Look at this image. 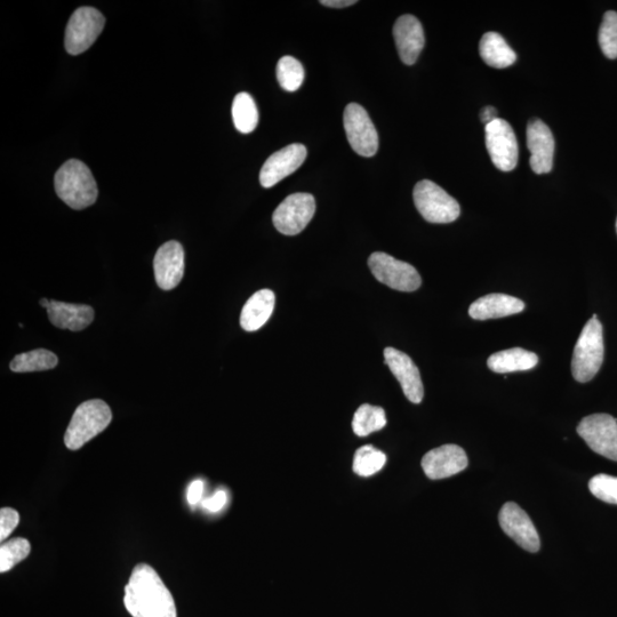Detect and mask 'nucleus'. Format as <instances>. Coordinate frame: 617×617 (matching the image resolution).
<instances>
[{
    "mask_svg": "<svg viewBox=\"0 0 617 617\" xmlns=\"http://www.w3.org/2000/svg\"><path fill=\"white\" fill-rule=\"evenodd\" d=\"M111 420L112 413L108 404L100 399L88 400L77 407L64 435V443L71 451L80 450L106 430Z\"/></svg>",
    "mask_w": 617,
    "mask_h": 617,
    "instance_id": "nucleus-4",
    "label": "nucleus"
},
{
    "mask_svg": "<svg viewBox=\"0 0 617 617\" xmlns=\"http://www.w3.org/2000/svg\"><path fill=\"white\" fill-rule=\"evenodd\" d=\"M579 436L592 451L617 462V420L608 414H592L578 426Z\"/></svg>",
    "mask_w": 617,
    "mask_h": 617,
    "instance_id": "nucleus-9",
    "label": "nucleus"
},
{
    "mask_svg": "<svg viewBox=\"0 0 617 617\" xmlns=\"http://www.w3.org/2000/svg\"><path fill=\"white\" fill-rule=\"evenodd\" d=\"M275 293L270 290H261L251 296L246 302L240 325L246 332H255L268 322L275 308Z\"/></svg>",
    "mask_w": 617,
    "mask_h": 617,
    "instance_id": "nucleus-21",
    "label": "nucleus"
},
{
    "mask_svg": "<svg viewBox=\"0 0 617 617\" xmlns=\"http://www.w3.org/2000/svg\"><path fill=\"white\" fill-rule=\"evenodd\" d=\"M228 502V494L226 491L219 490L216 491L210 498H207L202 501V506L204 509L210 512H220L224 507L227 506Z\"/></svg>",
    "mask_w": 617,
    "mask_h": 617,
    "instance_id": "nucleus-33",
    "label": "nucleus"
},
{
    "mask_svg": "<svg viewBox=\"0 0 617 617\" xmlns=\"http://www.w3.org/2000/svg\"><path fill=\"white\" fill-rule=\"evenodd\" d=\"M316 212V200L310 194H294L285 198L272 216L276 229L285 236L299 235Z\"/></svg>",
    "mask_w": 617,
    "mask_h": 617,
    "instance_id": "nucleus-11",
    "label": "nucleus"
},
{
    "mask_svg": "<svg viewBox=\"0 0 617 617\" xmlns=\"http://www.w3.org/2000/svg\"><path fill=\"white\" fill-rule=\"evenodd\" d=\"M486 147L493 164L502 172L514 171L518 164L519 149L516 134L502 118L485 127Z\"/></svg>",
    "mask_w": 617,
    "mask_h": 617,
    "instance_id": "nucleus-8",
    "label": "nucleus"
},
{
    "mask_svg": "<svg viewBox=\"0 0 617 617\" xmlns=\"http://www.w3.org/2000/svg\"><path fill=\"white\" fill-rule=\"evenodd\" d=\"M527 147L531 151L530 164L536 174H546L554 167L556 143L547 124L534 119L527 126Z\"/></svg>",
    "mask_w": 617,
    "mask_h": 617,
    "instance_id": "nucleus-16",
    "label": "nucleus"
},
{
    "mask_svg": "<svg viewBox=\"0 0 617 617\" xmlns=\"http://www.w3.org/2000/svg\"><path fill=\"white\" fill-rule=\"evenodd\" d=\"M31 551V544L28 540L16 538L7 541L0 547V572L11 571L19 563L26 559Z\"/></svg>",
    "mask_w": 617,
    "mask_h": 617,
    "instance_id": "nucleus-29",
    "label": "nucleus"
},
{
    "mask_svg": "<svg viewBox=\"0 0 617 617\" xmlns=\"http://www.w3.org/2000/svg\"><path fill=\"white\" fill-rule=\"evenodd\" d=\"M498 110L494 107H485L482 112H480V119L486 125L494 122V120L499 119Z\"/></svg>",
    "mask_w": 617,
    "mask_h": 617,
    "instance_id": "nucleus-35",
    "label": "nucleus"
},
{
    "mask_svg": "<svg viewBox=\"0 0 617 617\" xmlns=\"http://www.w3.org/2000/svg\"><path fill=\"white\" fill-rule=\"evenodd\" d=\"M124 604L133 617H178L171 591L147 564L134 568L125 587Z\"/></svg>",
    "mask_w": 617,
    "mask_h": 617,
    "instance_id": "nucleus-1",
    "label": "nucleus"
},
{
    "mask_svg": "<svg viewBox=\"0 0 617 617\" xmlns=\"http://www.w3.org/2000/svg\"><path fill=\"white\" fill-rule=\"evenodd\" d=\"M154 270L157 285L164 291L179 286L184 275V250L180 243L167 242L156 253Z\"/></svg>",
    "mask_w": 617,
    "mask_h": 617,
    "instance_id": "nucleus-17",
    "label": "nucleus"
},
{
    "mask_svg": "<svg viewBox=\"0 0 617 617\" xmlns=\"http://www.w3.org/2000/svg\"><path fill=\"white\" fill-rule=\"evenodd\" d=\"M525 309L522 300L507 294L485 295L471 304L469 315L475 320H488L520 314Z\"/></svg>",
    "mask_w": 617,
    "mask_h": 617,
    "instance_id": "nucleus-20",
    "label": "nucleus"
},
{
    "mask_svg": "<svg viewBox=\"0 0 617 617\" xmlns=\"http://www.w3.org/2000/svg\"><path fill=\"white\" fill-rule=\"evenodd\" d=\"M20 522L18 511L12 508L0 510V541L4 542L10 536Z\"/></svg>",
    "mask_w": 617,
    "mask_h": 617,
    "instance_id": "nucleus-32",
    "label": "nucleus"
},
{
    "mask_svg": "<svg viewBox=\"0 0 617 617\" xmlns=\"http://www.w3.org/2000/svg\"><path fill=\"white\" fill-rule=\"evenodd\" d=\"M51 302L52 300H48V299H42L40 300V306H42L43 308L47 309L48 307L51 306Z\"/></svg>",
    "mask_w": 617,
    "mask_h": 617,
    "instance_id": "nucleus-37",
    "label": "nucleus"
},
{
    "mask_svg": "<svg viewBox=\"0 0 617 617\" xmlns=\"http://www.w3.org/2000/svg\"><path fill=\"white\" fill-rule=\"evenodd\" d=\"M589 490L600 501L617 504V477L597 475L590 480Z\"/></svg>",
    "mask_w": 617,
    "mask_h": 617,
    "instance_id": "nucleus-31",
    "label": "nucleus"
},
{
    "mask_svg": "<svg viewBox=\"0 0 617 617\" xmlns=\"http://www.w3.org/2000/svg\"><path fill=\"white\" fill-rule=\"evenodd\" d=\"M50 322L61 330L83 331L94 320V310L85 304L52 301L47 309Z\"/></svg>",
    "mask_w": 617,
    "mask_h": 617,
    "instance_id": "nucleus-19",
    "label": "nucleus"
},
{
    "mask_svg": "<svg viewBox=\"0 0 617 617\" xmlns=\"http://www.w3.org/2000/svg\"><path fill=\"white\" fill-rule=\"evenodd\" d=\"M604 330L597 315H594L583 327L578 342L575 344L572 374L580 383H587L595 378L604 363Z\"/></svg>",
    "mask_w": 617,
    "mask_h": 617,
    "instance_id": "nucleus-3",
    "label": "nucleus"
},
{
    "mask_svg": "<svg viewBox=\"0 0 617 617\" xmlns=\"http://www.w3.org/2000/svg\"><path fill=\"white\" fill-rule=\"evenodd\" d=\"M320 4L332 8H344L357 4L356 0H322Z\"/></svg>",
    "mask_w": 617,
    "mask_h": 617,
    "instance_id": "nucleus-36",
    "label": "nucleus"
},
{
    "mask_svg": "<svg viewBox=\"0 0 617 617\" xmlns=\"http://www.w3.org/2000/svg\"><path fill=\"white\" fill-rule=\"evenodd\" d=\"M106 24L102 13L93 7H80L72 14L66 30V50L71 55L86 52L101 35Z\"/></svg>",
    "mask_w": 617,
    "mask_h": 617,
    "instance_id": "nucleus-7",
    "label": "nucleus"
},
{
    "mask_svg": "<svg viewBox=\"0 0 617 617\" xmlns=\"http://www.w3.org/2000/svg\"><path fill=\"white\" fill-rule=\"evenodd\" d=\"M538 364L539 357L523 348L496 352L487 360L488 368L498 374L531 371Z\"/></svg>",
    "mask_w": 617,
    "mask_h": 617,
    "instance_id": "nucleus-22",
    "label": "nucleus"
},
{
    "mask_svg": "<svg viewBox=\"0 0 617 617\" xmlns=\"http://www.w3.org/2000/svg\"><path fill=\"white\" fill-rule=\"evenodd\" d=\"M58 363L52 351L37 349L16 356L10 367L14 373H30L52 370Z\"/></svg>",
    "mask_w": 617,
    "mask_h": 617,
    "instance_id": "nucleus-24",
    "label": "nucleus"
},
{
    "mask_svg": "<svg viewBox=\"0 0 617 617\" xmlns=\"http://www.w3.org/2000/svg\"><path fill=\"white\" fill-rule=\"evenodd\" d=\"M277 79L285 91H298L304 80V69L299 60L284 56L277 64Z\"/></svg>",
    "mask_w": 617,
    "mask_h": 617,
    "instance_id": "nucleus-28",
    "label": "nucleus"
},
{
    "mask_svg": "<svg viewBox=\"0 0 617 617\" xmlns=\"http://www.w3.org/2000/svg\"><path fill=\"white\" fill-rule=\"evenodd\" d=\"M205 485L203 480L197 479L192 482L188 488L187 500L190 506L195 507L202 502Z\"/></svg>",
    "mask_w": 617,
    "mask_h": 617,
    "instance_id": "nucleus-34",
    "label": "nucleus"
},
{
    "mask_svg": "<svg viewBox=\"0 0 617 617\" xmlns=\"http://www.w3.org/2000/svg\"><path fill=\"white\" fill-rule=\"evenodd\" d=\"M616 232H617V220H616Z\"/></svg>",
    "mask_w": 617,
    "mask_h": 617,
    "instance_id": "nucleus-38",
    "label": "nucleus"
},
{
    "mask_svg": "<svg viewBox=\"0 0 617 617\" xmlns=\"http://www.w3.org/2000/svg\"><path fill=\"white\" fill-rule=\"evenodd\" d=\"M394 37L400 59L412 66L426 44L421 22L410 14L400 16L394 26Z\"/></svg>",
    "mask_w": 617,
    "mask_h": 617,
    "instance_id": "nucleus-18",
    "label": "nucleus"
},
{
    "mask_svg": "<svg viewBox=\"0 0 617 617\" xmlns=\"http://www.w3.org/2000/svg\"><path fill=\"white\" fill-rule=\"evenodd\" d=\"M372 274L380 283L399 292L419 290L422 279L412 264L399 261L387 253L375 252L368 259Z\"/></svg>",
    "mask_w": 617,
    "mask_h": 617,
    "instance_id": "nucleus-6",
    "label": "nucleus"
},
{
    "mask_svg": "<svg viewBox=\"0 0 617 617\" xmlns=\"http://www.w3.org/2000/svg\"><path fill=\"white\" fill-rule=\"evenodd\" d=\"M413 197L423 219L430 223H452L459 219V203L435 182L423 180L416 184Z\"/></svg>",
    "mask_w": 617,
    "mask_h": 617,
    "instance_id": "nucleus-5",
    "label": "nucleus"
},
{
    "mask_svg": "<svg viewBox=\"0 0 617 617\" xmlns=\"http://www.w3.org/2000/svg\"><path fill=\"white\" fill-rule=\"evenodd\" d=\"M466 452L458 445H443L423 456L422 469L432 480L445 479L460 474L468 467Z\"/></svg>",
    "mask_w": 617,
    "mask_h": 617,
    "instance_id": "nucleus-14",
    "label": "nucleus"
},
{
    "mask_svg": "<svg viewBox=\"0 0 617 617\" xmlns=\"http://www.w3.org/2000/svg\"><path fill=\"white\" fill-rule=\"evenodd\" d=\"M499 523L502 531L528 552L541 548L540 536L530 516L515 502L504 504L500 511Z\"/></svg>",
    "mask_w": 617,
    "mask_h": 617,
    "instance_id": "nucleus-12",
    "label": "nucleus"
},
{
    "mask_svg": "<svg viewBox=\"0 0 617 617\" xmlns=\"http://www.w3.org/2000/svg\"><path fill=\"white\" fill-rule=\"evenodd\" d=\"M599 45L608 59L617 58V13L608 11L599 29Z\"/></svg>",
    "mask_w": 617,
    "mask_h": 617,
    "instance_id": "nucleus-30",
    "label": "nucleus"
},
{
    "mask_svg": "<svg viewBox=\"0 0 617 617\" xmlns=\"http://www.w3.org/2000/svg\"><path fill=\"white\" fill-rule=\"evenodd\" d=\"M386 463V454L376 450L374 446L366 445L360 447L356 452L352 469L358 476L371 477L378 474L386 466Z\"/></svg>",
    "mask_w": 617,
    "mask_h": 617,
    "instance_id": "nucleus-27",
    "label": "nucleus"
},
{
    "mask_svg": "<svg viewBox=\"0 0 617 617\" xmlns=\"http://www.w3.org/2000/svg\"><path fill=\"white\" fill-rule=\"evenodd\" d=\"M232 119L240 133H252L259 123V111L252 96L239 93L232 103Z\"/></svg>",
    "mask_w": 617,
    "mask_h": 617,
    "instance_id": "nucleus-25",
    "label": "nucleus"
},
{
    "mask_svg": "<svg viewBox=\"0 0 617 617\" xmlns=\"http://www.w3.org/2000/svg\"><path fill=\"white\" fill-rule=\"evenodd\" d=\"M384 362L396 376L406 398L413 404H420L424 397V387L419 368L411 357L389 347L384 349Z\"/></svg>",
    "mask_w": 617,
    "mask_h": 617,
    "instance_id": "nucleus-15",
    "label": "nucleus"
},
{
    "mask_svg": "<svg viewBox=\"0 0 617 617\" xmlns=\"http://www.w3.org/2000/svg\"><path fill=\"white\" fill-rule=\"evenodd\" d=\"M480 56L488 66L496 69L511 67L517 54L498 32H487L480 40Z\"/></svg>",
    "mask_w": 617,
    "mask_h": 617,
    "instance_id": "nucleus-23",
    "label": "nucleus"
},
{
    "mask_svg": "<svg viewBox=\"0 0 617 617\" xmlns=\"http://www.w3.org/2000/svg\"><path fill=\"white\" fill-rule=\"evenodd\" d=\"M343 123L351 148L360 156H374L379 149V135L367 111L350 103L344 110Z\"/></svg>",
    "mask_w": 617,
    "mask_h": 617,
    "instance_id": "nucleus-10",
    "label": "nucleus"
},
{
    "mask_svg": "<svg viewBox=\"0 0 617 617\" xmlns=\"http://www.w3.org/2000/svg\"><path fill=\"white\" fill-rule=\"evenodd\" d=\"M54 184L56 194L74 210H84L98 199V184L90 168L78 159H70L60 167Z\"/></svg>",
    "mask_w": 617,
    "mask_h": 617,
    "instance_id": "nucleus-2",
    "label": "nucleus"
},
{
    "mask_svg": "<svg viewBox=\"0 0 617 617\" xmlns=\"http://www.w3.org/2000/svg\"><path fill=\"white\" fill-rule=\"evenodd\" d=\"M386 424L387 415L382 407L364 404L354 415L352 429L358 437H367L386 427Z\"/></svg>",
    "mask_w": 617,
    "mask_h": 617,
    "instance_id": "nucleus-26",
    "label": "nucleus"
},
{
    "mask_svg": "<svg viewBox=\"0 0 617 617\" xmlns=\"http://www.w3.org/2000/svg\"><path fill=\"white\" fill-rule=\"evenodd\" d=\"M308 155L303 144L294 143L291 146L275 152L261 168L260 183L263 188H272L287 178L304 163Z\"/></svg>",
    "mask_w": 617,
    "mask_h": 617,
    "instance_id": "nucleus-13",
    "label": "nucleus"
}]
</instances>
